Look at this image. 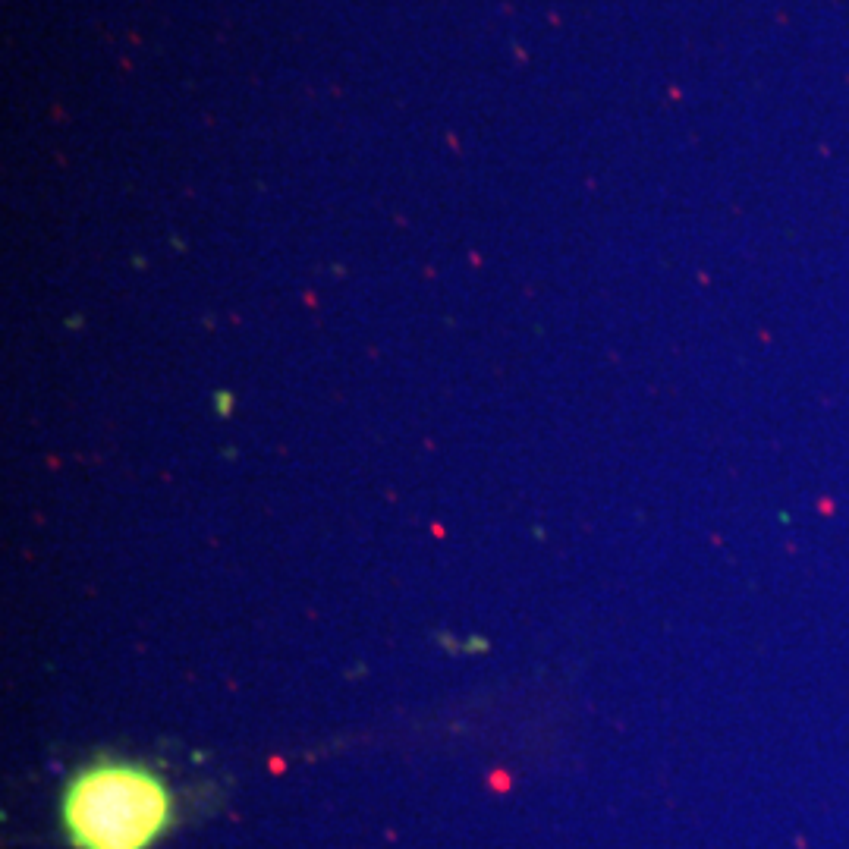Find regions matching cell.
Returning <instances> with one entry per match:
<instances>
[{
	"instance_id": "1",
	"label": "cell",
	"mask_w": 849,
	"mask_h": 849,
	"mask_svg": "<svg viewBox=\"0 0 849 849\" xmlns=\"http://www.w3.org/2000/svg\"><path fill=\"white\" fill-rule=\"evenodd\" d=\"M60 824L73 849H151L173 824V793L142 761L98 758L67 780Z\"/></svg>"
},
{
	"instance_id": "2",
	"label": "cell",
	"mask_w": 849,
	"mask_h": 849,
	"mask_svg": "<svg viewBox=\"0 0 849 849\" xmlns=\"http://www.w3.org/2000/svg\"><path fill=\"white\" fill-rule=\"evenodd\" d=\"M217 412H221V416H227V412H230V397L227 394H217Z\"/></svg>"
}]
</instances>
